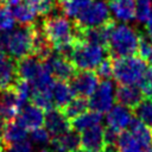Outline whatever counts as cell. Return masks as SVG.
I'll use <instances>...</instances> for the list:
<instances>
[{"label": "cell", "mask_w": 152, "mask_h": 152, "mask_svg": "<svg viewBox=\"0 0 152 152\" xmlns=\"http://www.w3.org/2000/svg\"><path fill=\"white\" fill-rule=\"evenodd\" d=\"M40 30L51 49L70 59L74 42L76 40L74 21H70L65 15H48L43 20Z\"/></svg>", "instance_id": "obj_1"}, {"label": "cell", "mask_w": 152, "mask_h": 152, "mask_svg": "<svg viewBox=\"0 0 152 152\" xmlns=\"http://www.w3.org/2000/svg\"><path fill=\"white\" fill-rule=\"evenodd\" d=\"M33 31L34 23L0 32V51L14 61L33 56Z\"/></svg>", "instance_id": "obj_2"}, {"label": "cell", "mask_w": 152, "mask_h": 152, "mask_svg": "<svg viewBox=\"0 0 152 152\" xmlns=\"http://www.w3.org/2000/svg\"><path fill=\"white\" fill-rule=\"evenodd\" d=\"M139 32L126 24H115L108 40V55L112 58L137 56Z\"/></svg>", "instance_id": "obj_3"}, {"label": "cell", "mask_w": 152, "mask_h": 152, "mask_svg": "<svg viewBox=\"0 0 152 152\" xmlns=\"http://www.w3.org/2000/svg\"><path fill=\"white\" fill-rule=\"evenodd\" d=\"M147 68L145 59L139 56L113 58V77L119 84L139 86Z\"/></svg>", "instance_id": "obj_4"}, {"label": "cell", "mask_w": 152, "mask_h": 152, "mask_svg": "<svg viewBox=\"0 0 152 152\" xmlns=\"http://www.w3.org/2000/svg\"><path fill=\"white\" fill-rule=\"evenodd\" d=\"M107 56L108 50L101 45L75 40L70 61L77 70H94Z\"/></svg>", "instance_id": "obj_5"}, {"label": "cell", "mask_w": 152, "mask_h": 152, "mask_svg": "<svg viewBox=\"0 0 152 152\" xmlns=\"http://www.w3.org/2000/svg\"><path fill=\"white\" fill-rule=\"evenodd\" d=\"M113 20L109 13V7L103 0H96L81 14V17L74 20L75 25L82 28L101 26Z\"/></svg>", "instance_id": "obj_6"}, {"label": "cell", "mask_w": 152, "mask_h": 152, "mask_svg": "<svg viewBox=\"0 0 152 152\" xmlns=\"http://www.w3.org/2000/svg\"><path fill=\"white\" fill-rule=\"evenodd\" d=\"M114 91L113 83L109 80H102L88 99V106L91 110L99 113H107L114 104Z\"/></svg>", "instance_id": "obj_7"}, {"label": "cell", "mask_w": 152, "mask_h": 152, "mask_svg": "<svg viewBox=\"0 0 152 152\" xmlns=\"http://www.w3.org/2000/svg\"><path fill=\"white\" fill-rule=\"evenodd\" d=\"M46 68L49 69V71L51 72L52 77L55 80H62V81H70L71 77L76 74L77 69L74 66V64L71 63L70 59L61 56L59 53L55 52L52 50V52L44 59L42 61Z\"/></svg>", "instance_id": "obj_8"}, {"label": "cell", "mask_w": 152, "mask_h": 152, "mask_svg": "<svg viewBox=\"0 0 152 152\" xmlns=\"http://www.w3.org/2000/svg\"><path fill=\"white\" fill-rule=\"evenodd\" d=\"M106 146L104 127L101 124L81 132L80 152H103Z\"/></svg>", "instance_id": "obj_9"}, {"label": "cell", "mask_w": 152, "mask_h": 152, "mask_svg": "<svg viewBox=\"0 0 152 152\" xmlns=\"http://www.w3.org/2000/svg\"><path fill=\"white\" fill-rule=\"evenodd\" d=\"M69 83L77 96L89 97L99 84V76L94 70H77Z\"/></svg>", "instance_id": "obj_10"}, {"label": "cell", "mask_w": 152, "mask_h": 152, "mask_svg": "<svg viewBox=\"0 0 152 152\" xmlns=\"http://www.w3.org/2000/svg\"><path fill=\"white\" fill-rule=\"evenodd\" d=\"M15 119L27 131H32L44 125L45 112L32 103H26L19 109V113Z\"/></svg>", "instance_id": "obj_11"}, {"label": "cell", "mask_w": 152, "mask_h": 152, "mask_svg": "<svg viewBox=\"0 0 152 152\" xmlns=\"http://www.w3.org/2000/svg\"><path fill=\"white\" fill-rule=\"evenodd\" d=\"M45 128L49 134L52 137H57L71 131L70 120L64 115V113L58 108H52L45 113Z\"/></svg>", "instance_id": "obj_12"}, {"label": "cell", "mask_w": 152, "mask_h": 152, "mask_svg": "<svg viewBox=\"0 0 152 152\" xmlns=\"http://www.w3.org/2000/svg\"><path fill=\"white\" fill-rule=\"evenodd\" d=\"M107 113V127L115 131L116 133L126 131V128H128L131 121L133 120L132 110L121 104L113 106Z\"/></svg>", "instance_id": "obj_13"}, {"label": "cell", "mask_w": 152, "mask_h": 152, "mask_svg": "<svg viewBox=\"0 0 152 152\" xmlns=\"http://www.w3.org/2000/svg\"><path fill=\"white\" fill-rule=\"evenodd\" d=\"M44 63L36 56H27L15 61L17 77L27 82H33L43 68Z\"/></svg>", "instance_id": "obj_14"}, {"label": "cell", "mask_w": 152, "mask_h": 152, "mask_svg": "<svg viewBox=\"0 0 152 152\" xmlns=\"http://www.w3.org/2000/svg\"><path fill=\"white\" fill-rule=\"evenodd\" d=\"M114 99L119 104L132 110L142 100V91L139 86L135 84H119L115 90Z\"/></svg>", "instance_id": "obj_15"}, {"label": "cell", "mask_w": 152, "mask_h": 152, "mask_svg": "<svg viewBox=\"0 0 152 152\" xmlns=\"http://www.w3.org/2000/svg\"><path fill=\"white\" fill-rule=\"evenodd\" d=\"M49 142L56 152H80V134L74 129L68 133L52 137Z\"/></svg>", "instance_id": "obj_16"}, {"label": "cell", "mask_w": 152, "mask_h": 152, "mask_svg": "<svg viewBox=\"0 0 152 152\" xmlns=\"http://www.w3.org/2000/svg\"><path fill=\"white\" fill-rule=\"evenodd\" d=\"M51 95H52L53 106L58 109H63L76 96L70 83L68 81H62V80H55Z\"/></svg>", "instance_id": "obj_17"}, {"label": "cell", "mask_w": 152, "mask_h": 152, "mask_svg": "<svg viewBox=\"0 0 152 152\" xmlns=\"http://www.w3.org/2000/svg\"><path fill=\"white\" fill-rule=\"evenodd\" d=\"M26 137H27V129L23 125H20L17 121V119L5 122L2 134H1V140L5 145V147L8 145H12V144L24 141V140H26Z\"/></svg>", "instance_id": "obj_18"}, {"label": "cell", "mask_w": 152, "mask_h": 152, "mask_svg": "<svg viewBox=\"0 0 152 152\" xmlns=\"http://www.w3.org/2000/svg\"><path fill=\"white\" fill-rule=\"evenodd\" d=\"M6 6L13 19L20 25H30L34 21L36 13L24 2V0H6Z\"/></svg>", "instance_id": "obj_19"}, {"label": "cell", "mask_w": 152, "mask_h": 152, "mask_svg": "<svg viewBox=\"0 0 152 152\" xmlns=\"http://www.w3.org/2000/svg\"><path fill=\"white\" fill-rule=\"evenodd\" d=\"M17 78L15 61L0 51V90L12 87Z\"/></svg>", "instance_id": "obj_20"}, {"label": "cell", "mask_w": 152, "mask_h": 152, "mask_svg": "<svg viewBox=\"0 0 152 152\" xmlns=\"http://www.w3.org/2000/svg\"><path fill=\"white\" fill-rule=\"evenodd\" d=\"M109 11L121 21H132L135 19V0H112Z\"/></svg>", "instance_id": "obj_21"}, {"label": "cell", "mask_w": 152, "mask_h": 152, "mask_svg": "<svg viewBox=\"0 0 152 152\" xmlns=\"http://www.w3.org/2000/svg\"><path fill=\"white\" fill-rule=\"evenodd\" d=\"M61 11L65 17L76 20L90 6L93 0H57Z\"/></svg>", "instance_id": "obj_22"}, {"label": "cell", "mask_w": 152, "mask_h": 152, "mask_svg": "<svg viewBox=\"0 0 152 152\" xmlns=\"http://www.w3.org/2000/svg\"><path fill=\"white\" fill-rule=\"evenodd\" d=\"M102 121V114L95 110H86L81 115L74 118L70 120L71 124V129L76 132H82L89 127L100 125Z\"/></svg>", "instance_id": "obj_23"}, {"label": "cell", "mask_w": 152, "mask_h": 152, "mask_svg": "<svg viewBox=\"0 0 152 152\" xmlns=\"http://www.w3.org/2000/svg\"><path fill=\"white\" fill-rule=\"evenodd\" d=\"M128 128H129L132 135L139 141V144L144 148H147L148 146L152 145V129H151V127L146 126L140 120L133 118Z\"/></svg>", "instance_id": "obj_24"}, {"label": "cell", "mask_w": 152, "mask_h": 152, "mask_svg": "<svg viewBox=\"0 0 152 152\" xmlns=\"http://www.w3.org/2000/svg\"><path fill=\"white\" fill-rule=\"evenodd\" d=\"M115 147L118 152H144L145 151V148L132 135V133L127 131H122L119 133L115 141Z\"/></svg>", "instance_id": "obj_25"}, {"label": "cell", "mask_w": 152, "mask_h": 152, "mask_svg": "<svg viewBox=\"0 0 152 152\" xmlns=\"http://www.w3.org/2000/svg\"><path fill=\"white\" fill-rule=\"evenodd\" d=\"M89 106H88V99L83 97V96H75L63 109H61L64 115L69 119L72 120L74 118L81 115L82 113H84L86 110H88Z\"/></svg>", "instance_id": "obj_26"}, {"label": "cell", "mask_w": 152, "mask_h": 152, "mask_svg": "<svg viewBox=\"0 0 152 152\" xmlns=\"http://www.w3.org/2000/svg\"><path fill=\"white\" fill-rule=\"evenodd\" d=\"M132 112L134 113L138 120L144 122L146 126L152 127V99H142L137 104V107L132 109Z\"/></svg>", "instance_id": "obj_27"}, {"label": "cell", "mask_w": 152, "mask_h": 152, "mask_svg": "<svg viewBox=\"0 0 152 152\" xmlns=\"http://www.w3.org/2000/svg\"><path fill=\"white\" fill-rule=\"evenodd\" d=\"M24 2L39 15H49L56 7L55 0H24Z\"/></svg>", "instance_id": "obj_28"}, {"label": "cell", "mask_w": 152, "mask_h": 152, "mask_svg": "<svg viewBox=\"0 0 152 152\" xmlns=\"http://www.w3.org/2000/svg\"><path fill=\"white\" fill-rule=\"evenodd\" d=\"M151 8L152 0H135V18L141 23H146L150 18Z\"/></svg>", "instance_id": "obj_29"}, {"label": "cell", "mask_w": 152, "mask_h": 152, "mask_svg": "<svg viewBox=\"0 0 152 152\" xmlns=\"http://www.w3.org/2000/svg\"><path fill=\"white\" fill-rule=\"evenodd\" d=\"M14 27V19L5 2L0 1V32L10 31Z\"/></svg>", "instance_id": "obj_30"}, {"label": "cell", "mask_w": 152, "mask_h": 152, "mask_svg": "<svg viewBox=\"0 0 152 152\" xmlns=\"http://www.w3.org/2000/svg\"><path fill=\"white\" fill-rule=\"evenodd\" d=\"M152 50V40L147 34H144L139 32V39H138V52L137 56L141 57L142 59H147L150 52Z\"/></svg>", "instance_id": "obj_31"}, {"label": "cell", "mask_w": 152, "mask_h": 152, "mask_svg": "<svg viewBox=\"0 0 152 152\" xmlns=\"http://www.w3.org/2000/svg\"><path fill=\"white\" fill-rule=\"evenodd\" d=\"M95 72L97 74L99 78L101 77L103 80H109L113 77V58L110 56L103 58V61L97 65Z\"/></svg>", "instance_id": "obj_32"}, {"label": "cell", "mask_w": 152, "mask_h": 152, "mask_svg": "<svg viewBox=\"0 0 152 152\" xmlns=\"http://www.w3.org/2000/svg\"><path fill=\"white\" fill-rule=\"evenodd\" d=\"M139 88L142 91V95H145L146 97L152 99V66H148L144 78L141 80Z\"/></svg>", "instance_id": "obj_33"}, {"label": "cell", "mask_w": 152, "mask_h": 152, "mask_svg": "<svg viewBox=\"0 0 152 152\" xmlns=\"http://www.w3.org/2000/svg\"><path fill=\"white\" fill-rule=\"evenodd\" d=\"M30 135H31V140L34 141V142H37V144H46L51 139L48 129L46 128H43V126L32 129L31 133H30Z\"/></svg>", "instance_id": "obj_34"}, {"label": "cell", "mask_w": 152, "mask_h": 152, "mask_svg": "<svg viewBox=\"0 0 152 152\" xmlns=\"http://www.w3.org/2000/svg\"><path fill=\"white\" fill-rule=\"evenodd\" d=\"M31 151H32V146L31 142L27 140L6 146V152H31Z\"/></svg>", "instance_id": "obj_35"}, {"label": "cell", "mask_w": 152, "mask_h": 152, "mask_svg": "<svg viewBox=\"0 0 152 152\" xmlns=\"http://www.w3.org/2000/svg\"><path fill=\"white\" fill-rule=\"evenodd\" d=\"M145 30H146V34L151 38L152 40V20H147L146 25H145Z\"/></svg>", "instance_id": "obj_36"}, {"label": "cell", "mask_w": 152, "mask_h": 152, "mask_svg": "<svg viewBox=\"0 0 152 152\" xmlns=\"http://www.w3.org/2000/svg\"><path fill=\"white\" fill-rule=\"evenodd\" d=\"M103 152H118V150H116L115 145H107Z\"/></svg>", "instance_id": "obj_37"}, {"label": "cell", "mask_w": 152, "mask_h": 152, "mask_svg": "<svg viewBox=\"0 0 152 152\" xmlns=\"http://www.w3.org/2000/svg\"><path fill=\"white\" fill-rule=\"evenodd\" d=\"M4 126H5V121L0 118V137H1V134H2V129H4Z\"/></svg>", "instance_id": "obj_38"}, {"label": "cell", "mask_w": 152, "mask_h": 152, "mask_svg": "<svg viewBox=\"0 0 152 152\" xmlns=\"http://www.w3.org/2000/svg\"><path fill=\"white\" fill-rule=\"evenodd\" d=\"M147 61H148V63H150L151 66H152V50H151V52H150V55H148V57H147Z\"/></svg>", "instance_id": "obj_39"}, {"label": "cell", "mask_w": 152, "mask_h": 152, "mask_svg": "<svg viewBox=\"0 0 152 152\" xmlns=\"http://www.w3.org/2000/svg\"><path fill=\"white\" fill-rule=\"evenodd\" d=\"M4 150H5V145H4L2 140L0 139V152H4Z\"/></svg>", "instance_id": "obj_40"}, {"label": "cell", "mask_w": 152, "mask_h": 152, "mask_svg": "<svg viewBox=\"0 0 152 152\" xmlns=\"http://www.w3.org/2000/svg\"><path fill=\"white\" fill-rule=\"evenodd\" d=\"M144 152H152V145L151 146H148L147 148H145V151Z\"/></svg>", "instance_id": "obj_41"}, {"label": "cell", "mask_w": 152, "mask_h": 152, "mask_svg": "<svg viewBox=\"0 0 152 152\" xmlns=\"http://www.w3.org/2000/svg\"><path fill=\"white\" fill-rule=\"evenodd\" d=\"M106 1H112V0H106Z\"/></svg>", "instance_id": "obj_42"}]
</instances>
